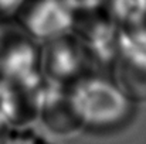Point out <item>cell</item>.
<instances>
[{
  "mask_svg": "<svg viewBox=\"0 0 146 144\" xmlns=\"http://www.w3.org/2000/svg\"><path fill=\"white\" fill-rule=\"evenodd\" d=\"M74 3H80V4H88V3H94V1H98V0H71Z\"/></svg>",
  "mask_w": 146,
  "mask_h": 144,
  "instance_id": "1",
  "label": "cell"
}]
</instances>
